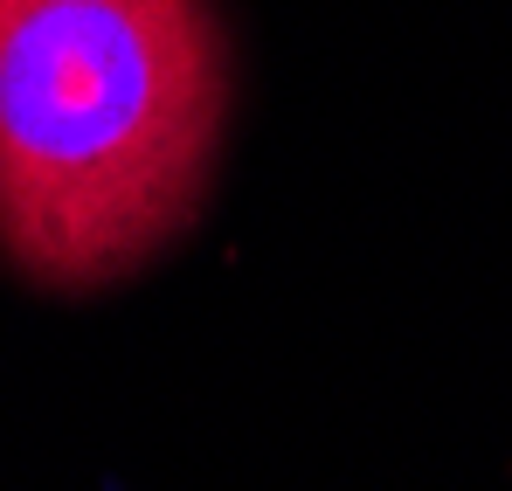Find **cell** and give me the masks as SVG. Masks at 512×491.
<instances>
[{"label": "cell", "mask_w": 512, "mask_h": 491, "mask_svg": "<svg viewBox=\"0 0 512 491\" xmlns=\"http://www.w3.org/2000/svg\"><path fill=\"white\" fill-rule=\"evenodd\" d=\"M222 125L215 0H0V256L49 291L139 270L201 215Z\"/></svg>", "instance_id": "cell-1"}]
</instances>
